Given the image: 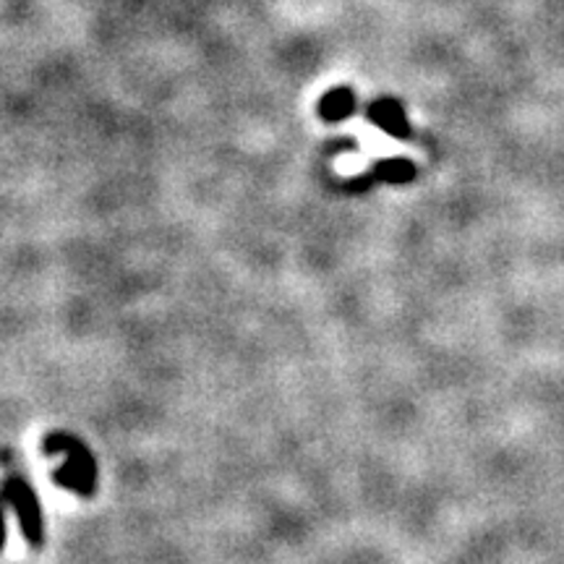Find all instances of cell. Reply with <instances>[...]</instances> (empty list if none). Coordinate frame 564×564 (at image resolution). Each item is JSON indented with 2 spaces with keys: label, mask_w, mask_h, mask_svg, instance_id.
I'll use <instances>...</instances> for the list:
<instances>
[{
  "label": "cell",
  "mask_w": 564,
  "mask_h": 564,
  "mask_svg": "<svg viewBox=\"0 0 564 564\" xmlns=\"http://www.w3.org/2000/svg\"><path fill=\"white\" fill-rule=\"evenodd\" d=\"M45 453L47 455L66 453L68 455V463L63 465L61 470H55V476H53L55 484L66 486V489L76 491V494H84V497L95 494L97 465H95V460H91L89 449L84 447L79 440H74V436L53 434V436H47Z\"/></svg>",
  "instance_id": "cell-1"
},
{
  "label": "cell",
  "mask_w": 564,
  "mask_h": 564,
  "mask_svg": "<svg viewBox=\"0 0 564 564\" xmlns=\"http://www.w3.org/2000/svg\"><path fill=\"white\" fill-rule=\"evenodd\" d=\"M6 505H11L17 510L21 528H24V535L30 539L32 546L42 544V512L37 505V497L34 491L26 486L24 478L19 476H9L3 484V491H0Z\"/></svg>",
  "instance_id": "cell-2"
},
{
  "label": "cell",
  "mask_w": 564,
  "mask_h": 564,
  "mask_svg": "<svg viewBox=\"0 0 564 564\" xmlns=\"http://www.w3.org/2000/svg\"><path fill=\"white\" fill-rule=\"evenodd\" d=\"M352 108H356V97H352V91L345 87L329 91L322 100V116L327 118V121H343V118L350 116Z\"/></svg>",
  "instance_id": "cell-3"
},
{
  "label": "cell",
  "mask_w": 564,
  "mask_h": 564,
  "mask_svg": "<svg viewBox=\"0 0 564 564\" xmlns=\"http://www.w3.org/2000/svg\"><path fill=\"white\" fill-rule=\"evenodd\" d=\"M371 118H373V121H377L379 126H382L384 131H390V133H400V137H403V133H405L403 112L398 110V105H392V102H382V105H377V108L371 110Z\"/></svg>",
  "instance_id": "cell-4"
},
{
  "label": "cell",
  "mask_w": 564,
  "mask_h": 564,
  "mask_svg": "<svg viewBox=\"0 0 564 564\" xmlns=\"http://www.w3.org/2000/svg\"><path fill=\"white\" fill-rule=\"evenodd\" d=\"M3 518H6V502H3V497H0V552H3V541H6V523H3Z\"/></svg>",
  "instance_id": "cell-5"
}]
</instances>
